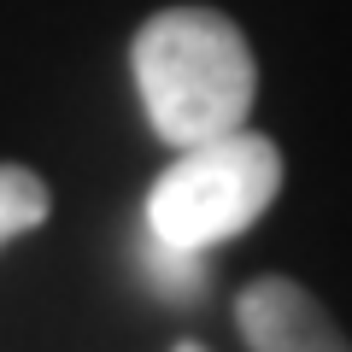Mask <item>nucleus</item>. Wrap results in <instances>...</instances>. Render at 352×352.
<instances>
[{
    "instance_id": "1",
    "label": "nucleus",
    "mask_w": 352,
    "mask_h": 352,
    "mask_svg": "<svg viewBox=\"0 0 352 352\" xmlns=\"http://www.w3.org/2000/svg\"><path fill=\"white\" fill-rule=\"evenodd\" d=\"M135 94L164 147H200L247 129L258 100V59L241 24L217 6H164L129 41Z\"/></svg>"
},
{
    "instance_id": "3",
    "label": "nucleus",
    "mask_w": 352,
    "mask_h": 352,
    "mask_svg": "<svg viewBox=\"0 0 352 352\" xmlns=\"http://www.w3.org/2000/svg\"><path fill=\"white\" fill-rule=\"evenodd\" d=\"M235 323L247 352H352L329 305L294 276H258L252 288H241Z\"/></svg>"
},
{
    "instance_id": "4",
    "label": "nucleus",
    "mask_w": 352,
    "mask_h": 352,
    "mask_svg": "<svg viewBox=\"0 0 352 352\" xmlns=\"http://www.w3.org/2000/svg\"><path fill=\"white\" fill-rule=\"evenodd\" d=\"M135 258H141V276L164 294L170 305H194L212 294V252H194V247H176L164 235H141L135 241Z\"/></svg>"
},
{
    "instance_id": "6",
    "label": "nucleus",
    "mask_w": 352,
    "mask_h": 352,
    "mask_svg": "<svg viewBox=\"0 0 352 352\" xmlns=\"http://www.w3.org/2000/svg\"><path fill=\"white\" fill-rule=\"evenodd\" d=\"M170 352H206V346H194V340H176V346Z\"/></svg>"
},
{
    "instance_id": "5",
    "label": "nucleus",
    "mask_w": 352,
    "mask_h": 352,
    "mask_svg": "<svg viewBox=\"0 0 352 352\" xmlns=\"http://www.w3.org/2000/svg\"><path fill=\"white\" fill-rule=\"evenodd\" d=\"M53 212V194L30 164H0V247L18 235H36Z\"/></svg>"
},
{
    "instance_id": "2",
    "label": "nucleus",
    "mask_w": 352,
    "mask_h": 352,
    "mask_svg": "<svg viewBox=\"0 0 352 352\" xmlns=\"http://www.w3.org/2000/svg\"><path fill=\"white\" fill-rule=\"evenodd\" d=\"M276 194H282V147L252 129H229L217 141L176 153V164L147 194V229L176 247L212 252L247 235Z\"/></svg>"
}]
</instances>
